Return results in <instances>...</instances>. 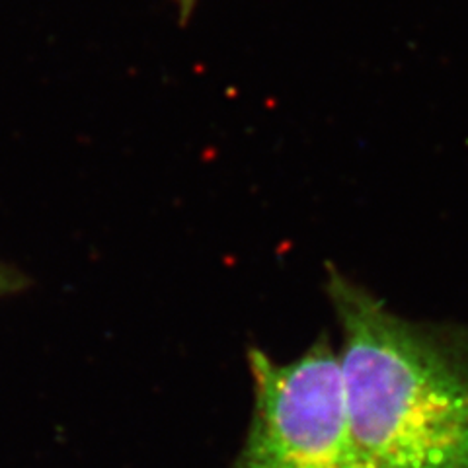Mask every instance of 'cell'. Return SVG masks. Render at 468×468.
<instances>
[{"instance_id":"2","label":"cell","mask_w":468,"mask_h":468,"mask_svg":"<svg viewBox=\"0 0 468 468\" xmlns=\"http://www.w3.org/2000/svg\"><path fill=\"white\" fill-rule=\"evenodd\" d=\"M254 414L237 468H371L351 426L338 347L320 335L287 363L248 351Z\"/></svg>"},{"instance_id":"3","label":"cell","mask_w":468,"mask_h":468,"mask_svg":"<svg viewBox=\"0 0 468 468\" xmlns=\"http://www.w3.org/2000/svg\"><path fill=\"white\" fill-rule=\"evenodd\" d=\"M26 277L14 268L0 263V297L10 295V292H18L26 285Z\"/></svg>"},{"instance_id":"4","label":"cell","mask_w":468,"mask_h":468,"mask_svg":"<svg viewBox=\"0 0 468 468\" xmlns=\"http://www.w3.org/2000/svg\"><path fill=\"white\" fill-rule=\"evenodd\" d=\"M176 3H178V6H180L182 18H187L189 12H192V8H194V5H196V0H176Z\"/></svg>"},{"instance_id":"1","label":"cell","mask_w":468,"mask_h":468,"mask_svg":"<svg viewBox=\"0 0 468 468\" xmlns=\"http://www.w3.org/2000/svg\"><path fill=\"white\" fill-rule=\"evenodd\" d=\"M351 426L371 468H468V347L330 268Z\"/></svg>"}]
</instances>
